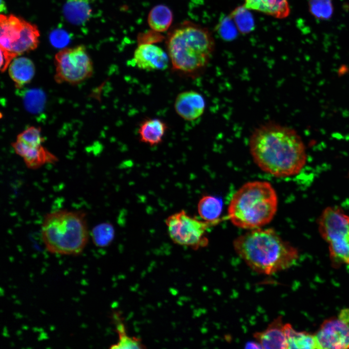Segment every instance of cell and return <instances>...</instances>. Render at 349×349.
<instances>
[{
    "instance_id": "1",
    "label": "cell",
    "mask_w": 349,
    "mask_h": 349,
    "mask_svg": "<svg viewBox=\"0 0 349 349\" xmlns=\"http://www.w3.org/2000/svg\"><path fill=\"white\" fill-rule=\"evenodd\" d=\"M249 146L257 166L275 177L296 174L306 162L305 148L300 136L293 129L275 122L256 127Z\"/></svg>"
},
{
    "instance_id": "2",
    "label": "cell",
    "mask_w": 349,
    "mask_h": 349,
    "mask_svg": "<svg viewBox=\"0 0 349 349\" xmlns=\"http://www.w3.org/2000/svg\"><path fill=\"white\" fill-rule=\"evenodd\" d=\"M233 245L250 269L267 275L290 268L299 256L297 249L271 228L250 230L234 239Z\"/></svg>"
},
{
    "instance_id": "3",
    "label": "cell",
    "mask_w": 349,
    "mask_h": 349,
    "mask_svg": "<svg viewBox=\"0 0 349 349\" xmlns=\"http://www.w3.org/2000/svg\"><path fill=\"white\" fill-rule=\"evenodd\" d=\"M166 44L172 70L190 78L203 72L215 48L214 37L206 28L188 21L170 32Z\"/></svg>"
},
{
    "instance_id": "4",
    "label": "cell",
    "mask_w": 349,
    "mask_h": 349,
    "mask_svg": "<svg viewBox=\"0 0 349 349\" xmlns=\"http://www.w3.org/2000/svg\"><path fill=\"white\" fill-rule=\"evenodd\" d=\"M277 206L276 192L269 182H248L233 194L228 206V218L239 228H261L271 221Z\"/></svg>"
},
{
    "instance_id": "5",
    "label": "cell",
    "mask_w": 349,
    "mask_h": 349,
    "mask_svg": "<svg viewBox=\"0 0 349 349\" xmlns=\"http://www.w3.org/2000/svg\"><path fill=\"white\" fill-rule=\"evenodd\" d=\"M41 234L45 248L49 253L79 254L84 250L89 238L86 213L67 209L47 213L43 221Z\"/></svg>"
},
{
    "instance_id": "6",
    "label": "cell",
    "mask_w": 349,
    "mask_h": 349,
    "mask_svg": "<svg viewBox=\"0 0 349 349\" xmlns=\"http://www.w3.org/2000/svg\"><path fill=\"white\" fill-rule=\"evenodd\" d=\"M318 229L329 245L333 266H349V217L338 207H327L319 218Z\"/></svg>"
},
{
    "instance_id": "7",
    "label": "cell",
    "mask_w": 349,
    "mask_h": 349,
    "mask_svg": "<svg viewBox=\"0 0 349 349\" xmlns=\"http://www.w3.org/2000/svg\"><path fill=\"white\" fill-rule=\"evenodd\" d=\"M220 222L201 221L181 210L169 216L165 224L168 234L174 243L198 250L208 244V239L206 235L207 228Z\"/></svg>"
},
{
    "instance_id": "8",
    "label": "cell",
    "mask_w": 349,
    "mask_h": 349,
    "mask_svg": "<svg viewBox=\"0 0 349 349\" xmlns=\"http://www.w3.org/2000/svg\"><path fill=\"white\" fill-rule=\"evenodd\" d=\"M55 79L58 83L78 84L93 72V62L82 45L59 51L55 56Z\"/></svg>"
},
{
    "instance_id": "9",
    "label": "cell",
    "mask_w": 349,
    "mask_h": 349,
    "mask_svg": "<svg viewBox=\"0 0 349 349\" xmlns=\"http://www.w3.org/2000/svg\"><path fill=\"white\" fill-rule=\"evenodd\" d=\"M44 142L40 129L31 127L19 133L12 145L28 168L36 169L46 163L58 161V158L43 146Z\"/></svg>"
},
{
    "instance_id": "10",
    "label": "cell",
    "mask_w": 349,
    "mask_h": 349,
    "mask_svg": "<svg viewBox=\"0 0 349 349\" xmlns=\"http://www.w3.org/2000/svg\"><path fill=\"white\" fill-rule=\"evenodd\" d=\"M318 349H349V308L325 320L315 334Z\"/></svg>"
},
{
    "instance_id": "11",
    "label": "cell",
    "mask_w": 349,
    "mask_h": 349,
    "mask_svg": "<svg viewBox=\"0 0 349 349\" xmlns=\"http://www.w3.org/2000/svg\"><path fill=\"white\" fill-rule=\"evenodd\" d=\"M168 54L160 48L150 43L140 44L133 54V62L139 69L148 71L164 70L169 65Z\"/></svg>"
},
{
    "instance_id": "12",
    "label": "cell",
    "mask_w": 349,
    "mask_h": 349,
    "mask_svg": "<svg viewBox=\"0 0 349 349\" xmlns=\"http://www.w3.org/2000/svg\"><path fill=\"white\" fill-rule=\"evenodd\" d=\"M174 107L177 114L184 120L193 121L202 115L205 110L206 102L200 93L189 90L177 95Z\"/></svg>"
},
{
    "instance_id": "13",
    "label": "cell",
    "mask_w": 349,
    "mask_h": 349,
    "mask_svg": "<svg viewBox=\"0 0 349 349\" xmlns=\"http://www.w3.org/2000/svg\"><path fill=\"white\" fill-rule=\"evenodd\" d=\"M284 325L282 317L278 316L265 330L254 333L253 337L262 349H287Z\"/></svg>"
},
{
    "instance_id": "14",
    "label": "cell",
    "mask_w": 349,
    "mask_h": 349,
    "mask_svg": "<svg viewBox=\"0 0 349 349\" xmlns=\"http://www.w3.org/2000/svg\"><path fill=\"white\" fill-rule=\"evenodd\" d=\"M26 20L13 15L0 16V47L10 50L21 36Z\"/></svg>"
},
{
    "instance_id": "15",
    "label": "cell",
    "mask_w": 349,
    "mask_h": 349,
    "mask_svg": "<svg viewBox=\"0 0 349 349\" xmlns=\"http://www.w3.org/2000/svg\"><path fill=\"white\" fill-rule=\"evenodd\" d=\"M243 6L278 19L286 17L290 12L288 0H244Z\"/></svg>"
},
{
    "instance_id": "16",
    "label": "cell",
    "mask_w": 349,
    "mask_h": 349,
    "mask_svg": "<svg viewBox=\"0 0 349 349\" xmlns=\"http://www.w3.org/2000/svg\"><path fill=\"white\" fill-rule=\"evenodd\" d=\"M167 125L159 118H146L143 121L138 129L140 141L150 146L160 143L167 131Z\"/></svg>"
},
{
    "instance_id": "17",
    "label": "cell",
    "mask_w": 349,
    "mask_h": 349,
    "mask_svg": "<svg viewBox=\"0 0 349 349\" xmlns=\"http://www.w3.org/2000/svg\"><path fill=\"white\" fill-rule=\"evenodd\" d=\"M8 68L10 77L16 86L19 88L32 80L35 71L32 61L25 57L15 58Z\"/></svg>"
},
{
    "instance_id": "18",
    "label": "cell",
    "mask_w": 349,
    "mask_h": 349,
    "mask_svg": "<svg viewBox=\"0 0 349 349\" xmlns=\"http://www.w3.org/2000/svg\"><path fill=\"white\" fill-rule=\"evenodd\" d=\"M63 11L69 22L76 25H82L91 16V0H66Z\"/></svg>"
},
{
    "instance_id": "19",
    "label": "cell",
    "mask_w": 349,
    "mask_h": 349,
    "mask_svg": "<svg viewBox=\"0 0 349 349\" xmlns=\"http://www.w3.org/2000/svg\"><path fill=\"white\" fill-rule=\"evenodd\" d=\"M40 32L37 27L26 21L21 36L11 51L18 56L35 49L39 44Z\"/></svg>"
},
{
    "instance_id": "20",
    "label": "cell",
    "mask_w": 349,
    "mask_h": 349,
    "mask_svg": "<svg viewBox=\"0 0 349 349\" xmlns=\"http://www.w3.org/2000/svg\"><path fill=\"white\" fill-rule=\"evenodd\" d=\"M287 349H318L315 334L296 331L289 323L285 324Z\"/></svg>"
},
{
    "instance_id": "21",
    "label": "cell",
    "mask_w": 349,
    "mask_h": 349,
    "mask_svg": "<svg viewBox=\"0 0 349 349\" xmlns=\"http://www.w3.org/2000/svg\"><path fill=\"white\" fill-rule=\"evenodd\" d=\"M222 210V202L212 195H204L197 205L198 213L201 219L208 222L219 221Z\"/></svg>"
},
{
    "instance_id": "22",
    "label": "cell",
    "mask_w": 349,
    "mask_h": 349,
    "mask_svg": "<svg viewBox=\"0 0 349 349\" xmlns=\"http://www.w3.org/2000/svg\"><path fill=\"white\" fill-rule=\"evenodd\" d=\"M173 19L171 9L163 4L154 7L148 14L147 22L150 27L154 31L164 32L170 27Z\"/></svg>"
},
{
    "instance_id": "23",
    "label": "cell",
    "mask_w": 349,
    "mask_h": 349,
    "mask_svg": "<svg viewBox=\"0 0 349 349\" xmlns=\"http://www.w3.org/2000/svg\"><path fill=\"white\" fill-rule=\"evenodd\" d=\"M91 236L94 244L104 247L111 243L114 237V230L112 224L103 222L95 225L91 230Z\"/></svg>"
},
{
    "instance_id": "24",
    "label": "cell",
    "mask_w": 349,
    "mask_h": 349,
    "mask_svg": "<svg viewBox=\"0 0 349 349\" xmlns=\"http://www.w3.org/2000/svg\"><path fill=\"white\" fill-rule=\"evenodd\" d=\"M308 7L311 14L319 20L329 19L333 13L332 0H309Z\"/></svg>"
},
{
    "instance_id": "25",
    "label": "cell",
    "mask_w": 349,
    "mask_h": 349,
    "mask_svg": "<svg viewBox=\"0 0 349 349\" xmlns=\"http://www.w3.org/2000/svg\"><path fill=\"white\" fill-rule=\"evenodd\" d=\"M116 330L119 335L118 341L115 344L112 345L111 349H132L145 348L139 338L132 337L127 334L123 323L117 324Z\"/></svg>"
},
{
    "instance_id": "26",
    "label": "cell",
    "mask_w": 349,
    "mask_h": 349,
    "mask_svg": "<svg viewBox=\"0 0 349 349\" xmlns=\"http://www.w3.org/2000/svg\"><path fill=\"white\" fill-rule=\"evenodd\" d=\"M248 10L243 5L236 8L231 15L237 27L243 33L251 31L254 26V20Z\"/></svg>"
},
{
    "instance_id": "27",
    "label": "cell",
    "mask_w": 349,
    "mask_h": 349,
    "mask_svg": "<svg viewBox=\"0 0 349 349\" xmlns=\"http://www.w3.org/2000/svg\"><path fill=\"white\" fill-rule=\"evenodd\" d=\"M45 95L39 90H31L27 93L24 102L28 110L32 112L41 111L45 102Z\"/></svg>"
},
{
    "instance_id": "28",
    "label": "cell",
    "mask_w": 349,
    "mask_h": 349,
    "mask_svg": "<svg viewBox=\"0 0 349 349\" xmlns=\"http://www.w3.org/2000/svg\"><path fill=\"white\" fill-rule=\"evenodd\" d=\"M49 38L51 44L57 48H62L66 46L70 40L69 34L67 32L61 29L53 31L50 34Z\"/></svg>"
},
{
    "instance_id": "29",
    "label": "cell",
    "mask_w": 349,
    "mask_h": 349,
    "mask_svg": "<svg viewBox=\"0 0 349 349\" xmlns=\"http://www.w3.org/2000/svg\"><path fill=\"white\" fill-rule=\"evenodd\" d=\"M0 48V70L1 71H5L9 67L12 61L18 55L2 47Z\"/></svg>"
}]
</instances>
